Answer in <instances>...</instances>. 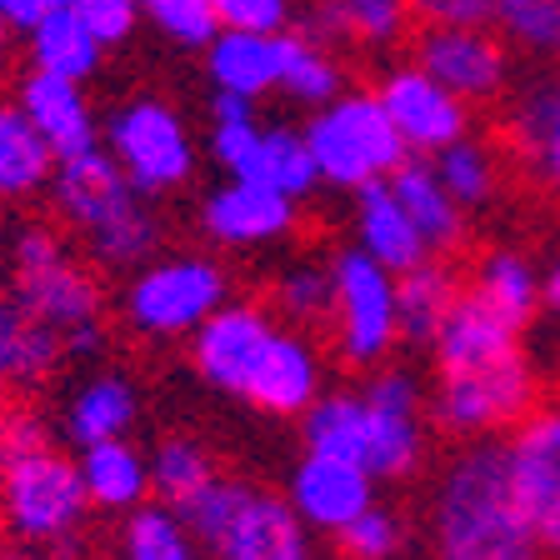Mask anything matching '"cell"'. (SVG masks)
I'll use <instances>...</instances> for the list:
<instances>
[{"label": "cell", "instance_id": "cell-1", "mask_svg": "<svg viewBox=\"0 0 560 560\" xmlns=\"http://www.w3.org/2000/svg\"><path fill=\"white\" fill-rule=\"evenodd\" d=\"M196 381L241 400L266 420H301L330 385L326 346L301 326H285L266 295H231L186 340Z\"/></svg>", "mask_w": 560, "mask_h": 560}, {"label": "cell", "instance_id": "cell-2", "mask_svg": "<svg viewBox=\"0 0 560 560\" xmlns=\"http://www.w3.org/2000/svg\"><path fill=\"white\" fill-rule=\"evenodd\" d=\"M431 560H550L515 495L505 441H455L425 490Z\"/></svg>", "mask_w": 560, "mask_h": 560}, {"label": "cell", "instance_id": "cell-3", "mask_svg": "<svg viewBox=\"0 0 560 560\" xmlns=\"http://www.w3.org/2000/svg\"><path fill=\"white\" fill-rule=\"evenodd\" d=\"M46 206L50 221L75 241V250L101 276H130L165 250V221L155 200L130 186L126 171L105 155V145L56 161Z\"/></svg>", "mask_w": 560, "mask_h": 560}, {"label": "cell", "instance_id": "cell-4", "mask_svg": "<svg viewBox=\"0 0 560 560\" xmlns=\"http://www.w3.org/2000/svg\"><path fill=\"white\" fill-rule=\"evenodd\" d=\"M5 266H11V285L5 291L40 315L60 340H66L70 361H91L105 350L110 336V291L105 276L75 250L56 221H25L5 241Z\"/></svg>", "mask_w": 560, "mask_h": 560}, {"label": "cell", "instance_id": "cell-5", "mask_svg": "<svg viewBox=\"0 0 560 560\" xmlns=\"http://www.w3.org/2000/svg\"><path fill=\"white\" fill-rule=\"evenodd\" d=\"M231 301V270L215 250H161L110 295V311L140 346H186Z\"/></svg>", "mask_w": 560, "mask_h": 560}, {"label": "cell", "instance_id": "cell-6", "mask_svg": "<svg viewBox=\"0 0 560 560\" xmlns=\"http://www.w3.org/2000/svg\"><path fill=\"white\" fill-rule=\"evenodd\" d=\"M180 515L206 560H320L291 501L235 470H221Z\"/></svg>", "mask_w": 560, "mask_h": 560}, {"label": "cell", "instance_id": "cell-7", "mask_svg": "<svg viewBox=\"0 0 560 560\" xmlns=\"http://www.w3.org/2000/svg\"><path fill=\"white\" fill-rule=\"evenodd\" d=\"M75 451L46 441L0 466V540L35 546L50 556H75L85 525H91Z\"/></svg>", "mask_w": 560, "mask_h": 560}, {"label": "cell", "instance_id": "cell-8", "mask_svg": "<svg viewBox=\"0 0 560 560\" xmlns=\"http://www.w3.org/2000/svg\"><path fill=\"white\" fill-rule=\"evenodd\" d=\"M330 266V320H326V355L350 375H365L375 365H390L400 336L396 276L371 260L361 245H340L326 256Z\"/></svg>", "mask_w": 560, "mask_h": 560}, {"label": "cell", "instance_id": "cell-9", "mask_svg": "<svg viewBox=\"0 0 560 560\" xmlns=\"http://www.w3.org/2000/svg\"><path fill=\"white\" fill-rule=\"evenodd\" d=\"M301 136L311 145L320 186L346 190V196L390 180V171L410 155L406 140L390 126V116L375 101V91H340L336 101L315 105L305 116Z\"/></svg>", "mask_w": 560, "mask_h": 560}, {"label": "cell", "instance_id": "cell-10", "mask_svg": "<svg viewBox=\"0 0 560 560\" xmlns=\"http://www.w3.org/2000/svg\"><path fill=\"white\" fill-rule=\"evenodd\" d=\"M101 145L145 200H165L175 190H186L200 171V145L186 116L161 95L120 101L101 120Z\"/></svg>", "mask_w": 560, "mask_h": 560}, {"label": "cell", "instance_id": "cell-11", "mask_svg": "<svg viewBox=\"0 0 560 560\" xmlns=\"http://www.w3.org/2000/svg\"><path fill=\"white\" fill-rule=\"evenodd\" d=\"M365 400V441L361 466L371 470L375 486H410L431 460V400H425V375L406 365H375L355 375Z\"/></svg>", "mask_w": 560, "mask_h": 560}, {"label": "cell", "instance_id": "cell-12", "mask_svg": "<svg viewBox=\"0 0 560 560\" xmlns=\"http://www.w3.org/2000/svg\"><path fill=\"white\" fill-rule=\"evenodd\" d=\"M406 50L431 81H441L451 95L476 110L511 95L515 50L490 25H416L406 35Z\"/></svg>", "mask_w": 560, "mask_h": 560}, {"label": "cell", "instance_id": "cell-13", "mask_svg": "<svg viewBox=\"0 0 560 560\" xmlns=\"http://www.w3.org/2000/svg\"><path fill=\"white\" fill-rule=\"evenodd\" d=\"M196 231L206 235L210 250H225V256L270 250L301 231V200L280 196L260 180H245V175H225L196 206Z\"/></svg>", "mask_w": 560, "mask_h": 560}, {"label": "cell", "instance_id": "cell-14", "mask_svg": "<svg viewBox=\"0 0 560 560\" xmlns=\"http://www.w3.org/2000/svg\"><path fill=\"white\" fill-rule=\"evenodd\" d=\"M381 110L390 116L396 136L406 140L410 155H425L431 161L435 151L466 140L470 126H476V110H470L460 95H451L441 81H431L416 60H396V66L381 70V81L371 85Z\"/></svg>", "mask_w": 560, "mask_h": 560}, {"label": "cell", "instance_id": "cell-15", "mask_svg": "<svg viewBox=\"0 0 560 560\" xmlns=\"http://www.w3.org/2000/svg\"><path fill=\"white\" fill-rule=\"evenodd\" d=\"M505 460L525 521L536 525L546 556L560 560V396H546L505 435Z\"/></svg>", "mask_w": 560, "mask_h": 560}, {"label": "cell", "instance_id": "cell-16", "mask_svg": "<svg viewBox=\"0 0 560 560\" xmlns=\"http://www.w3.org/2000/svg\"><path fill=\"white\" fill-rule=\"evenodd\" d=\"M280 495L291 501V511L301 515V525L315 540H336L365 505L381 501V486L371 480V470L346 460V455L305 451L295 455V466L285 470Z\"/></svg>", "mask_w": 560, "mask_h": 560}, {"label": "cell", "instance_id": "cell-17", "mask_svg": "<svg viewBox=\"0 0 560 560\" xmlns=\"http://www.w3.org/2000/svg\"><path fill=\"white\" fill-rule=\"evenodd\" d=\"M501 145L511 161L536 180L546 196L560 200V60H550L546 75L505 95Z\"/></svg>", "mask_w": 560, "mask_h": 560}, {"label": "cell", "instance_id": "cell-18", "mask_svg": "<svg viewBox=\"0 0 560 560\" xmlns=\"http://www.w3.org/2000/svg\"><path fill=\"white\" fill-rule=\"evenodd\" d=\"M15 105H21L25 120L40 130V140L50 145L56 161L101 145V116H95L85 85L60 81V75H40V70H25L21 85H15Z\"/></svg>", "mask_w": 560, "mask_h": 560}, {"label": "cell", "instance_id": "cell-19", "mask_svg": "<svg viewBox=\"0 0 560 560\" xmlns=\"http://www.w3.org/2000/svg\"><path fill=\"white\" fill-rule=\"evenodd\" d=\"M140 425V385L120 371H95L70 385L66 406H60V435L70 451L101 441H126Z\"/></svg>", "mask_w": 560, "mask_h": 560}, {"label": "cell", "instance_id": "cell-20", "mask_svg": "<svg viewBox=\"0 0 560 560\" xmlns=\"http://www.w3.org/2000/svg\"><path fill=\"white\" fill-rule=\"evenodd\" d=\"M385 186L396 190V200L406 206L410 225L420 231V241H425V250H431V256L455 260L460 250H466L470 215L451 200V190L441 186V175H435V165L425 161V155H406V161L390 171V180H385Z\"/></svg>", "mask_w": 560, "mask_h": 560}, {"label": "cell", "instance_id": "cell-21", "mask_svg": "<svg viewBox=\"0 0 560 560\" xmlns=\"http://www.w3.org/2000/svg\"><path fill=\"white\" fill-rule=\"evenodd\" d=\"M75 470H81L85 501L95 515H130L136 505L151 501V455L136 435L126 441H101V445H81L75 451Z\"/></svg>", "mask_w": 560, "mask_h": 560}, {"label": "cell", "instance_id": "cell-22", "mask_svg": "<svg viewBox=\"0 0 560 560\" xmlns=\"http://www.w3.org/2000/svg\"><path fill=\"white\" fill-rule=\"evenodd\" d=\"M66 361V340L11 291H0V385L11 396H35Z\"/></svg>", "mask_w": 560, "mask_h": 560}, {"label": "cell", "instance_id": "cell-23", "mask_svg": "<svg viewBox=\"0 0 560 560\" xmlns=\"http://www.w3.org/2000/svg\"><path fill=\"white\" fill-rule=\"evenodd\" d=\"M295 31H305L320 46L385 50L400 46L416 31V21H410L406 0H315L311 11L295 21Z\"/></svg>", "mask_w": 560, "mask_h": 560}, {"label": "cell", "instance_id": "cell-24", "mask_svg": "<svg viewBox=\"0 0 560 560\" xmlns=\"http://www.w3.org/2000/svg\"><path fill=\"white\" fill-rule=\"evenodd\" d=\"M350 245H361L365 256L381 260L390 276H400V270L420 266V260L431 256L425 241H420V231L410 225L406 206H400L396 190L385 186V180L355 190V206H350Z\"/></svg>", "mask_w": 560, "mask_h": 560}, {"label": "cell", "instance_id": "cell-25", "mask_svg": "<svg viewBox=\"0 0 560 560\" xmlns=\"http://www.w3.org/2000/svg\"><path fill=\"white\" fill-rule=\"evenodd\" d=\"M206 75L215 91L245 95V101H266L270 91H280V31H215L206 50Z\"/></svg>", "mask_w": 560, "mask_h": 560}, {"label": "cell", "instance_id": "cell-26", "mask_svg": "<svg viewBox=\"0 0 560 560\" xmlns=\"http://www.w3.org/2000/svg\"><path fill=\"white\" fill-rule=\"evenodd\" d=\"M466 291H476L490 311H501L515 326L540 320V266L515 245H495L466 266Z\"/></svg>", "mask_w": 560, "mask_h": 560}, {"label": "cell", "instance_id": "cell-27", "mask_svg": "<svg viewBox=\"0 0 560 560\" xmlns=\"http://www.w3.org/2000/svg\"><path fill=\"white\" fill-rule=\"evenodd\" d=\"M105 46L85 31V21L70 5H56L40 21L25 31V70H40V75H60V81L85 85L101 70Z\"/></svg>", "mask_w": 560, "mask_h": 560}, {"label": "cell", "instance_id": "cell-28", "mask_svg": "<svg viewBox=\"0 0 560 560\" xmlns=\"http://www.w3.org/2000/svg\"><path fill=\"white\" fill-rule=\"evenodd\" d=\"M466 270L445 256H425L420 266L396 276V305H400V336L406 346H431V336L441 330V320L451 315V305L460 301Z\"/></svg>", "mask_w": 560, "mask_h": 560}, {"label": "cell", "instance_id": "cell-29", "mask_svg": "<svg viewBox=\"0 0 560 560\" xmlns=\"http://www.w3.org/2000/svg\"><path fill=\"white\" fill-rule=\"evenodd\" d=\"M56 171V155L40 140V130L25 120L15 95H0V206L40 200Z\"/></svg>", "mask_w": 560, "mask_h": 560}, {"label": "cell", "instance_id": "cell-30", "mask_svg": "<svg viewBox=\"0 0 560 560\" xmlns=\"http://www.w3.org/2000/svg\"><path fill=\"white\" fill-rule=\"evenodd\" d=\"M145 455H151V501L171 505V511H186L200 490L225 470L221 455L210 451V441H200L190 431L161 435L155 445H145Z\"/></svg>", "mask_w": 560, "mask_h": 560}, {"label": "cell", "instance_id": "cell-31", "mask_svg": "<svg viewBox=\"0 0 560 560\" xmlns=\"http://www.w3.org/2000/svg\"><path fill=\"white\" fill-rule=\"evenodd\" d=\"M110 556L116 560H206V550H200L196 530L186 525V515L161 501H145L116 521Z\"/></svg>", "mask_w": 560, "mask_h": 560}, {"label": "cell", "instance_id": "cell-32", "mask_svg": "<svg viewBox=\"0 0 560 560\" xmlns=\"http://www.w3.org/2000/svg\"><path fill=\"white\" fill-rule=\"evenodd\" d=\"M280 91L295 105H305V110L336 101L346 91V66H340L336 46H320L295 25L280 31Z\"/></svg>", "mask_w": 560, "mask_h": 560}, {"label": "cell", "instance_id": "cell-33", "mask_svg": "<svg viewBox=\"0 0 560 560\" xmlns=\"http://www.w3.org/2000/svg\"><path fill=\"white\" fill-rule=\"evenodd\" d=\"M245 180H260V186H270V190H280V196H291L305 206V200L320 190V171H315V161H311V145H305L301 126L266 120L256 161H250Z\"/></svg>", "mask_w": 560, "mask_h": 560}, {"label": "cell", "instance_id": "cell-34", "mask_svg": "<svg viewBox=\"0 0 560 560\" xmlns=\"http://www.w3.org/2000/svg\"><path fill=\"white\" fill-rule=\"evenodd\" d=\"M431 165H435V175H441V186L451 190V200L466 210V215L486 210L490 200L501 196V151L486 145V140H476V136L435 151Z\"/></svg>", "mask_w": 560, "mask_h": 560}, {"label": "cell", "instance_id": "cell-35", "mask_svg": "<svg viewBox=\"0 0 560 560\" xmlns=\"http://www.w3.org/2000/svg\"><path fill=\"white\" fill-rule=\"evenodd\" d=\"M266 305L285 320V326H301V330H326L330 320V266L315 256H301L291 266H280L276 280L266 291Z\"/></svg>", "mask_w": 560, "mask_h": 560}, {"label": "cell", "instance_id": "cell-36", "mask_svg": "<svg viewBox=\"0 0 560 560\" xmlns=\"http://www.w3.org/2000/svg\"><path fill=\"white\" fill-rule=\"evenodd\" d=\"M490 31L521 56L560 60V0H490Z\"/></svg>", "mask_w": 560, "mask_h": 560}, {"label": "cell", "instance_id": "cell-37", "mask_svg": "<svg viewBox=\"0 0 560 560\" xmlns=\"http://www.w3.org/2000/svg\"><path fill=\"white\" fill-rule=\"evenodd\" d=\"M330 546L340 560H400L410 550V521L390 501H375Z\"/></svg>", "mask_w": 560, "mask_h": 560}, {"label": "cell", "instance_id": "cell-38", "mask_svg": "<svg viewBox=\"0 0 560 560\" xmlns=\"http://www.w3.org/2000/svg\"><path fill=\"white\" fill-rule=\"evenodd\" d=\"M140 21H151L180 50H206L221 31L210 0H140Z\"/></svg>", "mask_w": 560, "mask_h": 560}, {"label": "cell", "instance_id": "cell-39", "mask_svg": "<svg viewBox=\"0 0 560 560\" xmlns=\"http://www.w3.org/2000/svg\"><path fill=\"white\" fill-rule=\"evenodd\" d=\"M46 441H56V431H50V420L40 416V406L31 396H11L0 406V466Z\"/></svg>", "mask_w": 560, "mask_h": 560}, {"label": "cell", "instance_id": "cell-40", "mask_svg": "<svg viewBox=\"0 0 560 560\" xmlns=\"http://www.w3.org/2000/svg\"><path fill=\"white\" fill-rule=\"evenodd\" d=\"M70 11L81 15L85 31H91L105 50L126 46L140 25V0H70Z\"/></svg>", "mask_w": 560, "mask_h": 560}, {"label": "cell", "instance_id": "cell-41", "mask_svg": "<svg viewBox=\"0 0 560 560\" xmlns=\"http://www.w3.org/2000/svg\"><path fill=\"white\" fill-rule=\"evenodd\" d=\"M215 21L225 31H291L295 25V0H210Z\"/></svg>", "mask_w": 560, "mask_h": 560}, {"label": "cell", "instance_id": "cell-42", "mask_svg": "<svg viewBox=\"0 0 560 560\" xmlns=\"http://www.w3.org/2000/svg\"><path fill=\"white\" fill-rule=\"evenodd\" d=\"M416 25H490V0H406Z\"/></svg>", "mask_w": 560, "mask_h": 560}, {"label": "cell", "instance_id": "cell-43", "mask_svg": "<svg viewBox=\"0 0 560 560\" xmlns=\"http://www.w3.org/2000/svg\"><path fill=\"white\" fill-rule=\"evenodd\" d=\"M540 315H550L560 326V245L550 250L546 266H540Z\"/></svg>", "mask_w": 560, "mask_h": 560}, {"label": "cell", "instance_id": "cell-44", "mask_svg": "<svg viewBox=\"0 0 560 560\" xmlns=\"http://www.w3.org/2000/svg\"><path fill=\"white\" fill-rule=\"evenodd\" d=\"M40 15H46V5H40V0H0V21L11 25L15 35H25L35 21H40Z\"/></svg>", "mask_w": 560, "mask_h": 560}, {"label": "cell", "instance_id": "cell-45", "mask_svg": "<svg viewBox=\"0 0 560 560\" xmlns=\"http://www.w3.org/2000/svg\"><path fill=\"white\" fill-rule=\"evenodd\" d=\"M0 560H56L50 550H35V546H15V540H5L0 546Z\"/></svg>", "mask_w": 560, "mask_h": 560}, {"label": "cell", "instance_id": "cell-46", "mask_svg": "<svg viewBox=\"0 0 560 560\" xmlns=\"http://www.w3.org/2000/svg\"><path fill=\"white\" fill-rule=\"evenodd\" d=\"M11 25H5V21H0V66H5V60H11Z\"/></svg>", "mask_w": 560, "mask_h": 560}, {"label": "cell", "instance_id": "cell-47", "mask_svg": "<svg viewBox=\"0 0 560 560\" xmlns=\"http://www.w3.org/2000/svg\"><path fill=\"white\" fill-rule=\"evenodd\" d=\"M5 241H11V231H5V210H0V256H5Z\"/></svg>", "mask_w": 560, "mask_h": 560}, {"label": "cell", "instance_id": "cell-48", "mask_svg": "<svg viewBox=\"0 0 560 560\" xmlns=\"http://www.w3.org/2000/svg\"><path fill=\"white\" fill-rule=\"evenodd\" d=\"M40 5H46V11H56V5H70V0H40Z\"/></svg>", "mask_w": 560, "mask_h": 560}, {"label": "cell", "instance_id": "cell-49", "mask_svg": "<svg viewBox=\"0 0 560 560\" xmlns=\"http://www.w3.org/2000/svg\"><path fill=\"white\" fill-rule=\"evenodd\" d=\"M5 400H11V390H5V385H0V406H5Z\"/></svg>", "mask_w": 560, "mask_h": 560}]
</instances>
